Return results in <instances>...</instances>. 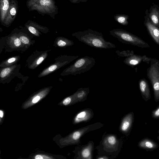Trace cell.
I'll return each instance as SVG.
<instances>
[{"mask_svg":"<svg viewBox=\"0 0 159 159\" xmlns=\"http://www.w3.org/2000/svg\"><path fill=\"white\" fill-rule=\"evenodd\" d=\"M116 21L123 25H127L128 24L129 16L124 14H118L114 16Z\"/></svg>","mask_w":159,"mask_h":159,"instance_id":"cell-17","label":"cell"},{"mask_svg":"<svg viewBox=\"0 0 159 159\" xmlns=\"http://www.w3.org/2000/svg\"><path fill=\"white\" fill-rule=\"evenodd\" d=\"M110 34L122 43L128 44L139 48H147L149 45L141 39L121 29H114L109 31Z\"/></svg>","mask_w":159,"mask_h":159,"instance_id":"cell-3","label":"cell"},{"mask_svg":"<svg viewBox=\"0 0 159 159\" xmlns=\"http://www.w3.org/2000/svg\"><path fill=\"white\" fill-rule=\"evenodd\" d=\"M155 115L157 116H159V109L156 111L155 112Z\"/></svg>","mask_w":159,"mask_h":159,"instance_id":"cell-31","label":"cell"},{"mask_svg":"<svg viewBox=\"0 0 159 159\" xmlns=\"http://www.w3.org/2000/svg\"><path fill=\"white\" fill-rule=\"evenodd\" d=\"M122 144V140L116 134H104L99 144L96 146L98 151L96 159H114L120 152Z\"/></svg>","mask_w":159,"mask_h":159,"instance_id":"cell-1","label":"cell"},{"mask_svg":"<svg viewBox=\"0 0 159 159\" xmlns=\"http://www.w3.org/2000/svg\"><path fill=\"white\" fill-rule=\"evenodd\" d=\"M147 76L152 85L155 95L159 96V60L151 58Z\"/></svg>","mask_w":159,"mask_h":159,"instance_id":"cell-5","label":"cell"},{"mask_svg":"<svg viewBox=\"0 0 159 159\" xmlns=\"http://www.w3.org/2000/svg\"><path fill=\"white\" fill-rule=\"evenodd\" d=\"M96 63L95 60L92 57L85 56L78 59L72 65L67 68L65 75H76L85 73L90 70Z\"/></svg>","mask_w":159,"mask_h":159,"instance_id":"cell-4","label":"cell"},{"mask_svg":"<svg viewBox=\"0 0 159 159\" xmlns=\"http://www.w3.org/2000/svg\"><path fill=\"white\" fill-rule=\"evenodd\" d=\"M62 103L65 106L68 105L71 103L72 104L77 103L75 94L65 98Z\"/></svg>","mask_w":159,"mask_h":159,"instance_id":"cell-18","label":"cell"},{"mask_svg":"<svg viewBox=\"0 0 159 159\" xmlns=\"http://www.w3.org/2000/svg\"><path fill=\"white\" fill-rule=\"evenodd\" d=\"M151 59L146 55L141 56L134 54L126 57L124 60L123 62L127 65L134 68V66L142 62L150 63Z\"/></svg>","mask_w":159,"mask_h":159,"instance_id":"cell-10","label":"cell"},{"mask_svg":"<svg viewBox=\"0 0 159 159\" xmlns=\"http://www.w3.org/2000/svg\"><path fill=\"white\" fill-rule=\"evenodd\" d=\"M71 2L74 3H79L80 2H84L89 0H69Z\"/></svg>","mask_w":159,"mask_h":159,"instance_id":"cell-25","label":"cell"},{"mask_svg":"<svg viewBox=\"0 0 159 159\" xmlns=\"http://www.w3.org/2000/svg\"><path fill=\"white\" fill-rule=\"evenodd\" d=\"M72 35L79 41L95 48L109 49L116 47L114 44L106 41L102 33L91 29L76 32Z\"/></svg>","mask_w":159,"mask_h":159,"instance_id":"cell-2","label":"cell"},{"mask_svg":"<svg viewBox=\"0 0 159 159\" xmlns=\"http://www.w3.org/2000/svg\"><path fill=\"white\" fill-rule=\"evenodd\" d=\"M148 11L146 10L144 23L152 39L157 44L159 45V28L150 21L148 17Z\"/></svg>","mask_w":159,"mask_h":159,"instance_id":"cell-8","label":"cell"},{"mask_svg":"<svg viewBox=\"0 0 159 159\" xmlns=\"http://www.w3.org/2000/svg\"><path fill=\"white\" fill-rule=\"evenodd\" d=\"M57 67L56 65H53L50 66L48 69L49 71H52L55 70Z\"/></svg>","mask_w":159,"mask_h":159,"instance_id":"cell-26","label":"cell"},{"mask_svg":"<svg viewBox=\"0 0 159 159\" xmlns=\"http://www.w3.org/2000/svg\"><path fill=\"white\" fill-rule=\"evenodd\" d=\"M118 55L120 57H128L134 54V52L132 50H129L120 51H116V52Z\"/></svg>","mask_w":159,"mask_h":159,"instance_id":"cell-19","label":"cell"},{"mask_svg":"<svg viewBox=\"0 0 159 159\" xmlns=\"http://www.w3.org/2000/svg\"><path fill=\"white\" fill-rule=\"evenodd\" d=\"M20 39L21 41L24 43L28 44L29 42L28 39L25 36H21L20 37Z\"/></svg>","mask_w":159,"mask_h":159,"instance_id":"cell-21","label":"cell"},{"mask_svg":"<svg viewBox=\"0 0 159 159\" xmlns=\"http://www.w3.org/2000/svg\"><path fill=\"white\" fill-rule=\"evenodd\" d=\"M15 3L11 2L8 12L7 15L5 19V24L6 25L10 24L14 20L16 15L17 7Z\"/></svg>","mask_w":159,"mask_h":159,"instance_id":"cell-13","label":"cell"},{"mask_svg":"<svg viewBox=\"0 0 159 159\" xmlns=\"http://www.w3.org/2000/svg\"><path fill=\"white\" fill-rule=\"evenodd\" d=\"M148 17L151 22L159 28V7L153 3L148 12Z\"/></svg>","mask_w":159,"mask_h":159,"instance_id":"cell-12","label":"cell"},{"mask_svg":"<svg viewBox=\"0 0 159 159\" xmlns=\"http://www.w3.org/2000/svg\"><path fill=\"white\" fill-rule=\"evenodd\" d=\"M9 7V0H1L0 17L2 22L4 21L7 15Z\"/></svg>","mask_w":159,"mask_h":159,"instance_id":"cell-16","label":"cell"},{"mask_svg":"<svg viewBox=\"0 0 159 159\" xmlns=\"http://www.w3.org/2000/svg\"><path fill=\"white\" fill-rule=\"evenodd\" d=\"M30 32L34 34H36L37 33V31L35 28L31 26H30L28 28Z\"/></svg>","mask_w":159,"mask_h":159,"instance_id":"cell-24","label":"cell"},{"mask_svg":"<svg viewBox=\"0 0 159 159\" xmlns=\"http://www.w3.org/2000/svg\"><path fill=\"white\" fill-rule=\"evenodd\" d=\"M89 93V88H80L74 93L77 102H84L87 100V97Z\"/></svg>","mask_w":159,"mask_h":159,"instance_id":"cell-14","label":"cell"},{"mask_svg":"<svg viewBox=\"0 0 159 159\" xmlns=\"http://www.w3.org/2000/svg\"><path fill=\"white\" fill-rule=\"evenodd\" d=\"M104 126L101 122H97L74 130L68 136L67 143L70 144L79 145L81 138L87 133L99 129Z\"/></svg>","mask_w":159,"mask_h":159,"instance_id":"cell-6","label":"cell"},{"mask_svg":"<svg viewBox=\"0 0 159 159\" xmlns=\"http://www.w3.org/2000/svg\"><path fill=\"white\" fill-rule=\"evenodd\" d=\"M40 97L39 96H37L34 97L32 100V102L35 103L37 102L40 99Z\"/></svg>","mask_w":159,"mask_h":159,"instance_id":"cell-27","label":"cell"},{"mask_svg":"<svg viewBox=\"0 0 159 159\" xmlns=\"http://www.w3.org/2000/svg\"><path fill=\"white\" fill-rule=\"evenodd\" d=\"M11 71V69L10 68H6L3 69L0 73V77L1 78H4L8 75Z\"/></svg>","mask_w":159,"mask_h":159,"instance_id":"cell-20","label":"cell"},{"mask_svg":"<svg viewBox=\"0 0 159 159\" xmlns=\"http://www.w3.org/2000/svg\"><path fill=\"white\" fill-rule=\"evenodd\" d=\"M132 122V115L129 113L122 119L119 127V131L127 136L129 132Z\"/></svg>","mask_w":159,"mask_h":159,"instance_id":"cell-11","label":"cell"},{"mask_svg":"<svg viewBox=\"0 0 159 159\" xmlns=\"http://www.w3.org/2000/svg\"><path fill=\"white\" fill-rule=\"evenodd\" d=\"M145 145L147 147L149 148H151L153 146L152 144L150 142H146Z\"/></svg>","mask_w":159,"mask_h":159,"instance_id":"cell-29","label":"cell"},{"mask_svg":"<svg viewBox=\"0 0 159 159\" xmlns=\"http://www.w3.org/2000/svg\"><path fill=\"white\" fill-rule=\"evenodd\" d=\"M3 112L2 111H0V116L2 118L3 117Z\"/></svg>","mask_w":159,"mask_h":159,"instance_id":"cell-32","label":"cell"},{"mask_svg":"<svg viewBox=\"0 0 159 159\" xmlns=\"http://www.w3.org/2000/svg\"><path fill=\"white\" fill-rule=\"evenodd\" d=\"M14 43L16 47H18L21 44V41L18 38H16L14 40Z\"/></svg>","mask_w":159,"mask_h":159,"instance_id":"cell-22","label":"cell"},{"mask_svg":"<svg viewBox=\"0 0 159 159\" xmlns=\"http://www.w3.org/2000/svg\"><path fill=\"white\" fill-rule=\"evenodd\" d=\"M34 158L36 159H49L51 158L48 157L46 156H42L41 155H36Z\"/></svg>","mask_w":159,"mask_h":159,"instance_id":"cell-23","label":"cell"},{"mask_svg":"<svg viewBox=\"0 0 159 159\" xmlns=\"http://www.w3.org/2000/svg\"><path fill=\"white\" fill-rule=\"evenodd\" d=\"M139 86L142 94L148 97L150 95V89L148 83L144 78L140 79L139 82Z\"/></svg>","mask_w":159,"mask_h":159,"instance_id":"cell-15","label":"cell"},{"mask_svg":"<svg viewBox=\"0 0 159 159\" xmlns=\"http://www.w3.org/2000/svg\"><path fill=\"white\" fill-rule=\"evenodd\" d=\"M94 149V143L92 141L86 144L76 146L73 151L75 154L74 159H92Z\"/></svg>","mask_w":159,"mask_h":159,"instance_id":"cell-7","label":"cell"},{"mask_svg":"<svg viewBox=\"0 0 159 159\" xmlns=\"http://www.w3.org/2000/svg\"><path fill=\"white\" fill-rule=\"evenodd\" d=\"M15 60L16 58L13 57L9 59L7 61V62L9 63H11L14 61Z\"/></svg>","mask_w":159,"mask_h":159,"instance_id":"cell-30","label":"cell"},{"mask_svg":"<svg viewBox=\"0 0 159 159\" xmlns=\"http://www.w3.org/2000/svg\"><path fill=\"white\" fill-rule=\"evenodd\" d=\"M44 58L42 57H39L37 60L36 62V64L37 65H39L44 60Z\"/></svg>","mask_w":159,"mask_h":159,"instance_id":"cell-28","label":"cell"},{"mask_svg":"<svg viewBox=\"0 0 159 159\" xmlns=\"http://www.w3.org/2000/svg\"><path fill=\"white\" fill-rule=\"evenodd\" d=\"M94 113L92 110L86 108L78 111L75 116L73 124H77L82 122H87L93 117Z\"/></svg>","mask_w":159,"mask_h":159,"instance_id":"cell-9","label":"cell"}]
</instances>
